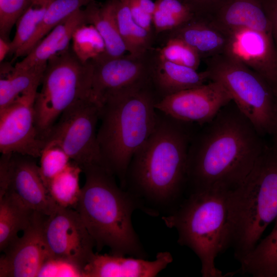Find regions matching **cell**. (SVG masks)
I'll list each match as a JSON object with an SVG mask.
<instances>
[{
  "label": "cell",
  "instance_id": "obj_1",
  "mask_svg": "<svg viewBox=\"0 0 277 277\" xmlns=\"http://www.w3.org/2000/svg\"><path fill=\"white\" fill-rule=\"evenodd\" d=\"M200 126L189 146L187 189H233L263 152L264 137L232 101Z\"/></svg>",
  "mask_w": 277,
  "mask_h": 277
},
{
  "label": "cell",
  "instance_id": "obj_2",
  "mask_svg": "<svg viewBox=\"0 0 277 277\" xmlns=\"http://www.w3.org/2000/svg\"><path fill=\"white\" fill-rule=\"evenodd\" d=\"M194 124L157 110L154 129L132 157L123 188L146 214L168 215L184 199L188 152L196 130Z\"/></svg>",
  "mask_w": 277,
  "mask_h": 277
},
{
  "label": "cell",
  "instance_id": "obj_3",
  "mask_svg": "<svg viewBox=\"0 0 277 277\" xmlns=\"http://www.w3.org/2000/svg\"><path fill=\"white\" fill-rule=\"evenodd\" d=\"M158 101L150 81L111 93L100 105L97 141L102 163L122 188L132 157L154 129Z\"/></svg>",
  "mask_w": 277,
  "mask_h": 277
},
{
  "label": "cell",
  "instance_id": "obj_4",
  "mask_svg": "<svg viewBox=\"0 0 277 277\" xmlns=\"http://www.w3.org/2000/svg\"><path fill=\"white\" fill-rule=\"evenodd\" d=\"M85 182L74 209L95 242L97 252L108 247L111 254L146 259L132 223L138 205L127 190L118 186L115 176L102 165L83 170Z\"/></svg>",
  "mask_w": 277,
  "mask_h": 277
},
{
  "label": "cell",
  "instance_id": "obj_5",
  "mask_svg": "<svg viewBox=\"0 0 277 277\" xmlns=\"http://www.w3.org/2000/svg\"><path fill=\"white\" fill-rule=\"evenodd\" d=\"M228 246L239 262L277 217V144L266 146L253 168L226 195Z\"/></svg>",
  "mask_w": 277,
  "mask_h": 277
},
{
  "label": "cell",
  "instance_id": "obj_6",
  "mask_svg": "<svg viewBox=\"0 0 277 277\" xmlns=\"http://www.w3.org/2000/svg\"><path fill=\"white\" fill-rule=\"evenodd\" d=\"M228 191L214 188L189 192L171 213L162 216L167 227L176 230L177 243L198 256L203 277L224 276L215 260L228 247Z\"/></svg>",
  "mask_w": 277,
  "mask_h": 277
},
{
  "label": "cell",
  "instance_id": "obj_7",
  "mask_svg": "<svg viewBox=\"0 0 277 277\" xmlns=\"http://www.w3.org/2000/svg\"><path fill=\"white\" fill-rule=\"evenodd\" d=\"M93 70L91 61L82 62L71 46L49 60L34 104L35 126L41 139L46 142L66 110L80 101L92 99Z\"/></svg>",
  "mask_w": 277,
  "mask_h": 277
},
{
  "label": "cell",
  "instance_id": "obj_8",
  "mask_svg": "<svg viewBox=\"0 0 277 277\" xmlns=\"http://www.w3.org/2000/svg\"><path fill=\"white\" fill-rule=\"evenodd\" d=\"M210 81L221 83L263 137L277 136V86L222 53L204 60Z\"/></svg>",
  "mask_w": 277,
  "mask_h": 277
},
{
  "label": "cell",
  "instance_id": "obj_9",
  "mask_svg": "<svg viewBox=\"0 0 277 277\" xmlns=\"http://www.w3.org/2000/svg\"><path fill=\"white\" fill-rule=\"evenodd\" d=\"M100 106L92 98L80 101L66 110L46 138V145L62 148L83 170L102 165L97 141ZM104 166V165H103Z\"/></svg>",
  "mask_w": 277,
  "mask_h": 277
},
{
  "label": "cell",
  "instance_id": "obj_10",
  "mask_svg": "<svg viewBox=\"0 0 277 277\" xmlns=\"http://www.w3.org/2000/svg\"><path fill=\"white\" fill-rule=\"evenodd\" d=\"M43 233L50 256L66 260L83 270L95 253V242L74 208L58 205L53 213L45 215Z\"/></svg>",
  "mask_w": 277,
  "mask_h": 277
},
{
  "label": "cell",
  "instance_id": "obj_11",
  "mask_svg": "<svg viewBox=\"0 0 277 277\" xmlns=\"http://www.w3.org/2000/svg\"><path fill=\"white\" fill-rule=\"evenodd\" d=\"M37 88L17 97L0 110V152L17 153L33 158L41 156L46 142L38 134L34 104Z\"/></svg>",
  "mask_w": 277,
  "mask_h": 277
},
{
  "label": "cell",
  "instance_id": "obj_12",
  "mask_svg": "<svg viewBox=\"0 0 277 277\" xmlns=\"http://www.w3.org/2000/svg\"><path fill=\"white\" fill-rule=\"evenodd\" d=\"M153 47L145 53L116 57L105 55L91 61L93 65L92 97L99 106L108 94L151 81L155 56Z\"/></svg>",
  "mask_w": 277,
  "mask_h": 277
},
{
  "label": "cell",
  "instance_id": "obj_13",
  "mask_svg": "<svg viewBox=\"0 0 277 277\" xmlns=\"http://www.w3.org/2000/svg\"><path fill=\"white\" fill-rule=\"evenodd\" d=\"M232 101L224 86L217 81L167 96L156 104L157 110L175 119L204 125Z\"/></svg>",
  "mask_w": 277,
  "mask_h": 277
},
{
  "label": "cell",
  "instance_id": "obj_14",
  "mask_svg": "<svg viewBox=\"0 0 277 277\" xmlns=\"http://www.w3.org/2000/svg\"><path fill=\"white\" fill-rule=\"evenodd\" d=\"M45 215L36 212L30 225L3 252L1 277H36L50 256L43 233Z\"/></svg>",
  "mask_w": 277,
  "mask_h": 277
},
{
  "label": "cell",
  "instance_id": "obj_15",
  "mask_svg": "<svg viewBox=\"0 0 277 277\" xmlns=\"http://www.w3.org/2000/svg\"><path fill=\"white\" fill-rule=\"evenodd\" d=\"M224 54L277 86V52L272 35L248 28L229 32Z\"/></svg>",
  "mask_w": 277,
  "mask_h": 277
},
{
  "label": "cell",
  "instance_id": "obj_16",
  "mask_svg": "<svg viewBox=\"0 0 277 277\" xmlns=\"http://www.w3.org/2000/svg\"><path fill=\"white\" fill-rule=\"evenodd\" d=\"M34 159L17 153L12 154L9 163V183L6 192L12 193L34 211L49 215L54 212L58 205L44 185L39 166Z\"/></svg>",
  "mask_w": 277,
  "mask_h": 277
},
{
  "label": "cell",
  "instance_id": "obj_17",
  "mask_svg": "<svg viewBox=\"0 0 277 277\" xmlns=\"http://www.w3.org/2000/svg\"><path fill=\"white\" fill-rule=\"evenodd\" d=\"M173 261L168 251L154 260L96 252L84 268V277H155Z\"/></svg>",
  "mask_w": 277,
  "mask_h": 277
},
{
  "label": "cell",
  "instance_id": "obj_18",
  "mask_svg": "<svg viewBox=\"0 0 277 277\" xmlns=\"http://www.w3.org/2000/svg\"><path fill=\"white\" fill-rule=\"evenodd\" d=\"M204 17L228 33L248 28L272 35L262 0H223Z\"/></svg>",
  "mask_w": 277,
  "mask_h": 277
},
{
  "label": "cell",
  "instance_id": "obj_19",
  "mask_svg": "<svg viewBox=\"0 0 277 277\" xmlns=\"http://www.w3.org/2000/svg\"><path fill=\"white\" fill-rule=\"evenodd\" d=\"M85 24L87 22L84 9H78L53 28L14 67L28 68L46 65L50 58L70 47L74 31Z\"/></svg>",
  "mask_w": 277,
  "mask_h": 277
},
{
  "label": "cell",
  "instance_id": "obj_20",
  "mask_svg": "<svg viewBox=\"0 0 277 277\" xmlns=\"http://www.w3.org/2000/svg\"><path fill=\"white\" fill-rule=\"evenodd\" d=\"M166 39L176 37L193 48L201 60L224 53L229 33L206 18L195 17L180 27L165 33Z\"/></svg>",
  "mask_w": 277,
  "mask_h": 277
},
{
  "label": "cell",
  "instance_id": "obj_21",
  "mask_svg": "<svg viewBox=\"0 0 277 277\" xmlns=\"http://www.w3.org/2000/svg\"><path fill=\"white\" fill-rule=\"evenodd\" d=\"M155 51L151 82L159 101L210 81L205 70L198 72L193 68L169 62L158 55L156 48Z\"/></svg>",
  "mask_w": 277,
  "mask_h": 277
},
{
  "label": "cell",
  "instance_id": "obj_22",
  "mask_svg": "<svg viewBox=\"0 0 277 277\" xmlns=\"http://www.w3.org/2000/svg\"><path fill=\"white\" fill-rule=\"evenodd\" d=\"M117 0L100 3L93 0L85 6L87 24L92 25L104 39L105 55L109 57L123 56L127 51L120 35L116 19Z\"/></svg>",
  "mask_w": 277,
  "mask_h": 277
},
{
  "label": "cell",
  "instance_id": "obj_23",
  "mask_svg": "<svg viewBox=\"0 0 277 277\" xmlns=\"http://www.w3.org/2000/svg\"><path fill=\"white\" fill-rule=\"evenodd\" d=\"M35 211L12 193L7 192L0 197V251L18 237L32 222Z\"/></svg>",
  "mask_w": 277,
  "mask_h": 277
},
{
  "label": "cell",
  "instance_id": "obj_24",
  "mask_svg": "<svg viewBox=\"0 0 277 277\" xmlns=\"http://www.w3.org/2000/svg\"><path fill=\"white\" fill-rule=\"evenodd\" d=\"M271 232L241 260L240 272L253 277L277 274V217Z\"/></svg>",
  "mask_w": 277,
  "mask_h": 277
},
{
  "label": "cell",
  "instance_id": "obj_25",
  "mask_svg": "<svg viewBox=\"0 0 277 277\" xmlns=\"http://www.w3.org/2000/svg\"><path fill=\"white\" fill-rule=\"evenodd\" d=\"M116 14L119 32L129 54L142 55L153 47L155 34L135 22L127 0H117Z\"/></svg>",
  "mask_w": 277,
  "mask_h": 277
},
{
  "label": "cell",
  "instance_id": "obj_26",
  "mask_svg": "<svg viewBox=\"0 0 277 277\" xmlns=\"http://www.w3.org/2000/svg\"><path fill=\"white\" fill-rule=\"evenodd\" d=\"M46 65L28 68L14 66L9 73L1 77L0 110L23 93L38 88Z\"/></svg>",
  "mask_w": 277,
  "mask_h": 277
},
{
  "label": "cell",
  "instance_id": "obj_27",
  "mask_svg": "<svg viewBox=\"0 0 277 277\" xmlns=\"http://www.w3.org/2000/svg\"><path fill=\"white\" fill-rule=\"evenodd\" d=\"M93 0H54L31 38L14 55L13 60L25 56L53 28L66 17Z\"/></svg>",
  "mask_w": 277,
  "mask_h": 277
},
{
  "label": "cell",
  "instance_id": "obj_28",
  "mask_svg": "<svg viewBox=\"0 0 277 277\" xmlns=\"http://www.w3.org/2000/svg\"><path fill=\"white\" fill-rule=\"evenodd\" d=\"M81 172V168L71 160L62 171L48 183L46 188L58 205L74 209L81 192L79 184Z\"/></svg>",
  "mask_w": 277,
  "mask_h": 277
},
{
  "label": "cell",
  "instance_id": "obj_29",
  "mask_svg": "<svg viewBox=\"0 0 277 277\" xmlns=\"http://www.w3.org/2000/svg\"><path fill=\"white\" fill-rule=\"evenodd\" d=\"M155 3L153 25L156 36L175 30L196 17L182 0H156Z\"/></svg>",
  "mask_w": 277,
  "mask_h": 277
},
{
  "label": "cell",
  "instance_id": "obj_30",
  "mask_svg": "<svg viewBox=\"0 0 277 277\" xmlns=\"http://www.w3.org/2000/svg\"><path fill=\"white\" fill-rule=\"evenodd\" d=\"M54 0H33L16 23L9 54L14 55L33 36Z\"/></svg>",
  "mask_w": 277,
  "mask_h": 277
},
{
  "label": "cell",
  "instance_id": "obj_31",
  "mask_svg": "<svg viewBox=\"0 0 277 277\" xmlns=\"http://www.w3.org/2000/svg\"><path fill=\"white\" fill-rule=\"evenodd\" d=\"M71 48L76 56L86 63L97 60L106 53V46L103 38L91 24L79 26L74 31Z\"/></svg>",
  "mask_w": 277,
  "mask_h": 277
},
{
  "label": "cell",
  "instance_id": "obj_32",
  "mask_svg": "<svg viewBox=\"0 0 277 277\" xmlns=\"http://www.w3.org/2000/svg\"><path fill=\"white\" fill-rule=\"evenodd\" d=\"M156 50L162 58L195 70H197L202 60L193 48L176 37L167 38L164 46Z\"/></svg>",
  "mask_w": 277,
  "mask_h": 277
},
{
  "label": "cell",
  "instance_id": "obj_33",
  "mask_svg": "<svg viewBox=\"0 0 277 277\" xmlns=\"http://www.w3.org/2000/svg\"><path fill=\"white\" fill-rule=\"evenodd\" d=\"M39 157V172L45 186L50 180L62 171L71 161L69 156L62 148L51 144L45 146Z\"/></svg>",
  "mask_w": 277,
  "mask_h": 277
},
{
  "label": "cell",
  "instance_id": "obj_34",
  "mask_svg": "<svg viewBox=\"0 0 277 277\" xmlns=\"http://www.w3.org/2000/svg\"><path fill=\"white\" fill-rule=\"evenodd\" d=\"M33 0H0V37L8 41L17 19Z\"/></svg>",
  "mask_w": 277,
  "mask_h": 277
},
{
  "label": "cell",
  "instance_id": "obj_35",
  "mask_svg": "<svg viewBox=\"0 0 277 277\" xmlns=\"http://www.w3.org/2000/svg\"><path fill=\"white\" fill-rule=\"evenodd\" d=\"M37 276L84 277L83 270L65 259L49 256L43 263Z\"/></svg>",
  "mask_w": 277,
  "mask_h": 277
},
{
  "label": "cell",
  "instance_id": "obj_36",
  "mask_svg": "<svg viewBox=\"0 0 277 277\" xmlns=\"http://www.w3.org/2000/svg\"><path fill=\"white\" fill-rule=\"evenodd\" d=\"M127 1L131 14L135 22L148 31L154 33L153 16L142 8L135 0H127Z\"/></svg>",
  "mask_w": 277,
  "mask_h": 277
},
{
  "label": "cell",
  "instance_id": "obj_37",
  "mask_svg": "<svg viewBox=\"0 0 277 277\" xmlns=\"http://www.w3.org/2000/svg\"><path fill=\"white\" fill-rule=\"evenodd\" d=\"M194 11L197 17L206 16L223 0H182Z\"/></svg>",
  "mask_w": 277,
  "mask_h": 277
},
{
  "label": "cell",
  "instance_id": "obj_38",
  "mask_svg": "<svg viewBox=\"0 0 277 277\" xmlns=\"http://www.w3.org/2000/svg\"><path fill=\"white\" fill-rule=\"evenodd\" d=\"M262 3L271 23L272 36L277 52V0H262Z\"/></svg>",
  "mask_w": 277,
  "mask_h": 277
},
{
  "label": "cell",
  "instance_id": "obj_39",
  "mask_svg": "<svg viewBox=\"0 0 277 277\" xmlns=\"http://www.w3.org/2000/svg\"><path fill=\"white\" fill-rule=\"evenodd\" d=\"M12 153L2 154L0 159V197L7 191L9 183V163Z\"/></svg>",
  "mask_w": 277,
  "mask_h": 277
},
{
  "label": "cell",
  "instance_id": "obj_40",
  "mask_svg": "<svg viewBox=\"0 0 277 277\" xmlns=\"http://www.w3.org/2000/svg\"><path fill=\"white\" fill-rule=\"evenodd\" d=\"M11 41H8L0 37V62L3 61L7 54H9L11 50Z\"/></svg>",
  "mask_w": 277,
  "mask_h": 277
},
{
  "label": "cell",
  "instance_id": "obj_41",
  "mask_svg": "<svg viewBox=\"0 0 277 277\" xmlns=\"http://www.w3.org/2000/svg\"><path fill=\"white\" fill-rule=\"evenodd\" d=\"M274 142H275L277 144V136L275 138H274Z\"/></svg>",
  "mask_w": 277,
  "mask_h": 277
},
{
  "label": "cell",
  "instance_id": "obj_42",
  "mask_svg": "<svg viewBox=\"0 0 277 277\" xmlns=\"http://www.w3.org/2000/svg\"><path fill=\"white\" fill-rule=\"evenodd\" d=\"M275 277H277V274L276 275V276Z\"/></svg>",
  "mask_w": 277,
  "mask_h": 277
}]
</instances>
